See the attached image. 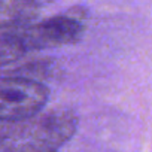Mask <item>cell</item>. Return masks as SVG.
Listing matches in <instances>:
<instances>
[{
	"instance_id": "6da1fadb",
	"label": "cell",
	"mask_w": 152,
	"mask_h": 152,
	"mask_svg": "<svg viewBox=\"0 0 152 152\" xmlns=\"http://www.w3.org/2000/svg\"><path fill=\"white\" fill-rule=\"evenodd\" d=\"M0 137L26 142L45 149L57 151L61 145L69 142L78 128V116L69 107H55L45 113L11 122Z\"/></svg>"
},
{
	"instance_id": "7a4b0ae2",
	"label": "cell",
	"mask_w": 152,
	"mask_h": 152,
	"mask_svg": "<svg viewBox=\"0 0 152 152\" xmlns=\"http://www.w3.org/2000/svg\"><path fill=\"white\" fill-rule=\"evenodd\" d=\"M48 100L49 90L39 81L14 75L0 78V121L27 119L40 112Z\"/></svg>"
},
{
	"instance_id": "3957f363",
	"label": "cell",
	"mask_w": 152,
	"mask_h": 152,
	"mask_svg": "<svg viewBox=\"0 0 152 152\" xmlns=\"http://www.w3.org/2000/svg\"><path fill=\"white\" fill-rule=\"evenodd\" d=\"M84 30L85 26L81 18L64 14L46 18L36 24L31 23L18 31L27 51H34L73 45L81 40Z\"/></svg>"
},
{
	"instance_id": "277c9868",
	"label": "cell",
	"mask_w": 152,
	"mask_h": 152,
	"mask_svg": "<svg viewBox=\"0 0 152 152\" xmlns=\"http://www.w3.org/2000/svg\"><path fill=\"white\" fill-rule=\"evenodd\" d=\"M37 15L36 0H0V31H18Z\"/></svg>"
},
{
	"instance_id": "5b68a950",
	"label": "cell",
	"mask_w": 152,
	"mask_h": 152,
	"mask_svg": "<svg viewBox=\"0 0 152 152\" xmlns=\"http://www.w3.org/2000/svg\"><path fill=\"white\" fill-rule=\"evenodd\" d=\"M27 52L20 31H0V67L9 66Z\"/></svg>"
},
{
	"instance_id": "8992f818",
	"label": "cell",
	"mask_w": 152,
	"mask_h": 152,
	"mask_svg": "<svg viewBox=\"0 0 152 152\" xmlns=\"http://www.w3.org/2000/svg\"><path fill=\"white\" fill-rule=\"evenodd\" d=\"M0 152H57V151L45 149V148H40L36 145L20 142V140L0 137Z\"/></svg>"
}]
</instances>
